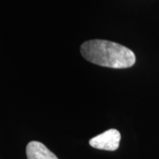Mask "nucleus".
Here are the masks:
<instances>
[{"label": "nucleus", "mask_w": 159, "mask_h": 159, "mask_svg": "<svg viewBox=\"0 0 159 159\" xmlns=\"http://www.w3.org/2000/svg\"><path fill=\"white\" fill-rule=\"evenodd\" d=\"M80 53L89 62L110 68H129L136 61L130 49L106 40L87 41L80 46Z\"/></svg>", "instance_id": "f257e3e1"}, {"label": "nucleus", "mask_w": 159, "mask_h": 159, "mask_svg": "<svg viewBox=\"0 0 159 159\" xmlns=\"http://www.w3.org/2000/svg\"><path fill=\"white\" fill-rule=\"evenodd\" d=\"M121 135L117 129H109L92 138L89 145L93 148L107 151H115L119 147Z\"/></svg>", "instance_id": "f03ea898"}, {"label": "nucleus", "mask_w": 159, "mask_h": 159, "mask_svg": "<svg viewBox=\"0 0 159 159\" xmlns=\"http://www.w3.org/2000/svg\"><path fill=\"white\" fill-rule=\"evenodd\" d=\"M26 153L28 159H58L45 145L35 141L30 142L28 144Z\"/></svg>", "instance_id": "7ed1b4c3"}]
</instances>
